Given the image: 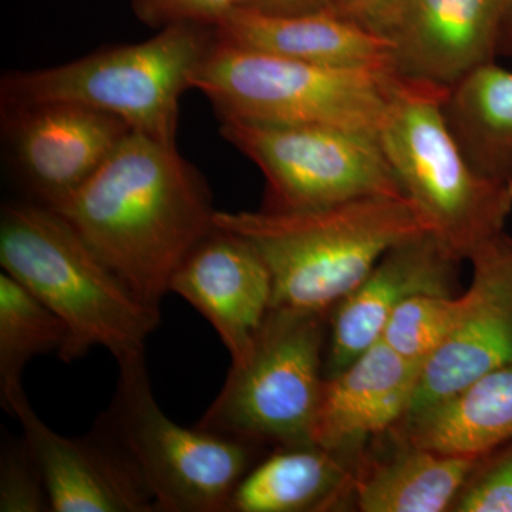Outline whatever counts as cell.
Returning a JSON list of instances; mask_svg holds the SVG:
<instances>
[{"mask_svg":"<svg viewBox=\"0 0 512 512\" xmlns=\"http://www.w3.org/2000/svg\"><path fill=\"white\" fill-rule=\"evenodd\" d=\"M389 458L353 481L363 512H443L451 510L480 458L448 456L403 437Z\"/></svg>","mask_w":512,"mask_h":512,"instance_id":"20","label":"cell"},{"mask_svg":"<svg viewBox=\"0 0 512 512\" xmlns=\"http://www.w3.org/2000/svg\"><path fill=\"white\" fill-rule=\"evenodd\" d=\"M52 511L39 461L23 436L6 434L0 447V512Z\"/></svg>","mask_w":512,"mask_h":512,"instance_id":"24","label":"cell"},{"mask_svg":"<svg viewBox=\"0 0 512 512\" xmlns=\"http://www.w3.org/2000/svg\"><path fill=\"white\" fill-rule=\"evenodd\" d=\"M458 261L431 232L394 245L332 309L325 377L335 376L379 342L390 315L416 295L454 296Z\"/></svg>","mask_w":512,"mask_h":512,"instance_id":"13","label":"cell"},{"mask_svg":"<svg viewBox=\"0 0 512 512\" xmlns=\"http://www.w3.org/2000/svg\"><path fill=\"white\" fill-rule=\"evenodd\" d=\"M470 262L473 279L456 323L421 367L409 414L512 362V238L503 232Z\"/></svg>","mask_w":512,"mask_h":512,"instance_id":"11","label":"cell"},{"mask_svg":"<svg viewBox=\"0 0 512 512\" xmlns=\"http://www.w3.org/2000/svg\"><path fill=\"white\" fill-rule=\"evenodd\" d=\"M229 45L342 69L393 73V43L333 9L268 13L238 6L215 28Z\"/></svg>","mask_w":512,"mask_h":512,"instance_id":"17","label":"cell"},{"mask_svg":"<svg viewBox=\"0 0 512 512\" xmlns=\"http://www.w3.org/2000/svg\"><path fill=\"white\" fill-rule=\"evenodd\" d=\"M498 56H512V0H505L501 20Z\"/></svg>","mask_w":512,"mask_h":512,"instance_id":"29","label":"cell"},{"mask_svg":"<svg viewBox=\"0 0 512 512\" xmlns=\"http://www.w3.org/2000/svg\"><path fill=\"white\" fill-rule=\"evenodd\" d=\"M478 467L451 510L512 512V450L484 470L480 471Z\"/></svg>","mask_w":512,"mask_h":512,"instance_id":"26","label":"cell"},{"mask_svg":"<svg viewBox=\"0 0 512 512\" xmlns=\"http://www.w3.org/2000/svg\"><path fill=\"white\" fill-rule=\"evenodd\" d=\"M215 227L261 255L274 308L330 313L394 245L429 231L407 197H369L312 211H217Z\"/></svg>","mask_w":512,"mask_h":512,"instance_id":"2","label":"cell"},{"mask_svg":"<svg viewBox=\"0 0 512 512\" xmlns=\"http://www.w3.org/2000/svg\"><path fill=\"white\" fill-rule=\"evenodd\" d=\"M450 90L400 79L380 128L384 154L429 232L458 261L503 234L512 183L478 173L444 116Z\"/></svg>","mask_w":512,"mask_h":512,"instance_id":"5","label":"cell"},{"mask_svg":"<svg viewBox=\"0 0 512 512\" xmlns=\"http://www.w3.org/2000/svg\"><path fill=\"white\" fill-rule=\"evenodd\" d=\"M52 210L156 312L185 256L217 228L211 192L197 168L177 144L137 131Z\"/></svg>","mask_w":512,"mask_h":512,"instance_id":"1","label":"cell"},{"mask_svg":"<svg viewBox=\"0 0 512 512\" xmlns=\"http://www.w3.org/2000/svg\"><path fill=\"white\" fill-rule=\"evenodd\" d=\"M2 130L32 201L56 208L100 170L133 128L103 111L56 101L2 109Z\"/></svg>","mask_w":512,"mask_h":512,"instance_id":"10","label":"cell"},{"mask_svg":"<svg viewBox=\"0 0 512 512\" xmlns=\"http://www.w3.org/2000/svg\"><path fill=\"white\" fill-rule=\"evenodd\" d=\"M119 369L113 402L97 423L136 468L156 511L227 512L262 447L171 420L158 406L144 355Z\"/></svg>","mask_w":512,"mask_h":512,"instance_id":"8","label":"cell"},{"mask_svg":"<svg viewBox=\"0 0 512 512\" xmlns=\"http://www.w3.org/2000/svg\"><path fill=\"white\" fill-rule=\"evenodd\" d=\"M326 316L272 308L197 426L259 447L311 444L325 383Z\"/></svg>","mask_w":512,"mask_h":512,"instance_id":"7","label":"cell"},{"mask_svg":"<svg viewBox=\"0 0 512 512\" xmlns=\"http://www.w3.org/2000/svg\"><path fill=\"white\" fill-rule=\"evenodd\" d=\"M444 116L464 156L494 180L512 183V72L485 64L447 94Z\"/></svg>","mask_w":512,"mask_h":512,"instance_id":"21","label":"cell"},{"mask_svg":"<svg viewBox=\"0 0 512 512\" xmlns=\"http://www.w3.org/2000/svg\"><path fill=\"white\" fill-rule=\"evenodd\" d=\"M221 136L264 174L262 210L312 211L362 198L406 197L373 134L221 119Z\"/></svg>","mask_w":512,"mask_h":512,"instance_id":"9","label":"cell"},{"mask_svg":"<svg viewBox=\"0 0 512 512\" xmlns=\"http://www.w3.org/2000/svg\"><path fill=\"white\" fill-rule=\"evenodd\" d=\"M0 265L66 326L63 362L94 348L109 350L117 363L144 355L160 323V312L141 302L59 212L37 202L3 205Z\"/></svg>","mask_w":512,"mask_h":512,"instance_id":"3","label":"cell"},{"mask_svg":"<svg viewBox=\"0 0 512 512\" xmlns=\"http://www.w3.org/2000/svg\"><path fill=\"white\" fill-rule=\"evenodd\" d=\"M217 40L211 26L180 25L134 45L97 50L59 66L6 73L0 109L73 103L126 121L137 133L177 144L180 100Z\"/></svg>","mask_w":512,"mask_h":512,"instance_id":"4","label":"cell"},{"mask_svg":"<svg viewBox=\"0 0 512 512\" xmlns=\"http://www.w3.org/2000/svg\"><path fill=\"white\" fill-rule=\"evenodd\" d=\"M217 330L231 360L241 359L274 308L264 259L245 239L215 228L185 256L170 282Z\"/></svg>","mask_w":512,"mask_h":512,"instance_id":"15","label":"cell"},{"mask_svg":"<svg viewBox=\"0 0 512 512\" xmlns=\"http://www.w3.org/2000/svg\"><path fill=\"white\" fill-rule=\"evenodd\" d=\"M400 77L320 66L215 40L191 80L220 119L329 126L379 137Z\"/></svg>","mask_w":512,"mask_h":512,"instance_id":"6","label":"cell"},{"mask_svg":"<svg viewBox=\"0 0 512 512\" xmlns=\"http://www.w3.org/2000/svg\"><path fill=\"white\" fill-rule=\"evenodd\" d=\"M332 9L389 39L399 23L402 0H333Z\"/></svg>","mask_w":512,"mask_h":512,"instance_id":"27","label":"cell"},{"mask_svg":"<svg viewBox=\"0 0 512 512\" xmlns=\"http://www.w3.org/2000/svg\"><path fill=\"white\" fill-rule=\"evenodd\" d=\"M421 367L379 340L342 372L325 377L312 443L348 461L370 437L410 412Z\"/></svg>","mask_w":512,"mask_h":512,"instance_id":"16","label":"cell"},{"mask_svg":"<svg viewBox=\"0 0 512 512\" xmlns=\"http://www.w3.org/2000/svg\"><path fill=\"white\" fill-rule=\"evenodd\" d=\"M333 0H241L247 8L268 13H306L332 9Z\"/></svg>","mask_w":512,"mask_h":512,"instance_id":"28","label":"cell"},{"mask_svg":"<svg viewBox=\"0 0 512 512\" xmlns=\"http://www.w3.org/2000/svg\"><path fill=\"white\" fill-rule=\"evenodd\" d=\"M345 458L316 444L276 448L242 477L227 512L328 510L348 490Z\"/></svg>","mask_w":512,"mask_h":512,"instance_id":"19","label":"cell"},{"mask_svg":"<svg viewBox=\"0 0 512 512\" xmlns=\"http://www.w3.org/2000/svg\"><path fill=\"white\" fill-rule=\"evenodd\" d=\"M39 461L53 512H153L156 505L126 454L101 424L64 437L39 419L25 393L10 402Z\"/></svg>","mask_w":512,"mask_h":512,"instance_id":"12","label":"cell"},{"mask_svg":"<svg viewBox=\"0 0 512 512\" xmlns=\"http://www.w3.org/2000/svg\"><path fill=\"white\" fill-rule=\"evenodd\" d=\"M400 424L403 439L416 446L484 460L512 439V362L407 414Z\"/></svg>","mask_w":512,"mask_h":512,"instance_id":"18","label":"cell"},{"mask_svg":"<svg viewBox=\"0 0 512 512\" xmlns=\"http://www.w3.org/2000/svg\"><path fill=\"white\" fill-rule=\"evenodd\" d=\"M239 5L241 0H131L138 20L157 30L180 23L217 28Z\"/></svg>","mask_w":512,"mask_h":512,"instance_id":"25","label":"cell"},{"mask_svg":"<svg viewBox=\"0 0 512 512\" xmlns=\"http://www.w3.org/2000/svg\"><path fill=\"white\" fill-rule=\"evenodd\" d=\"M67 329L56 313L13 276L0 274V402L23 392L22 375L30 360L64 348Z\"/></svg>","mask_w":512,"mask_h":512,"instance_id":"22","label":"cell"},{"mask_svg":"<svg viewBox=\"0 0 512 512\" xmlns=\"http://www.w3.org/2000/svg\"><path fill=\"white\" fill-rule=\"evenodd\" d=\"M505 0H402L393 72L451 90L498 56Z\"/></svg>","mask_w":512,"mask_h":512,"instance_id":"14","label":"cell"},{"mask_svg":"<svg viewBox=\"0 0 512 512\" xmlns=\"http://www.w3.org/2000/svg\"><path fill=\"white\" fill-rule=\"evenodd\" d=\"M461 296L416 295L390 315L380 340L397 355L423 367L453 329Z\"/></svg>","mask_w":512,"mask_h":512,"instance_id":"23","label":"cell"}]
</instances>
